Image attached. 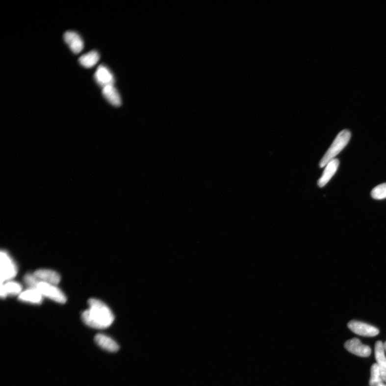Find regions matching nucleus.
<instances>
[{
	"label": "nucleus",
	"instance_id": "f257e3e1",
	"mask_svg": "<svg viewBox=\"0 0 386 386\" xmlns=\"http://www.w3.org/2000/svg\"><path fill=\"white\" fill-rule=\"evenodd\" d=\"M89 309L82 313L84 323L96 329H105L110 326L114 316L107 305L99 299L91 298L88 301Z\"/></svg>",
	"mask_w": 386,
	"mask_h": 386
},
{
	"label": "nucleus",
	"instance_id": "f03ea898",
	"mask_svg": "<svg viewBox=\"0 0 386 386\" xmlns=\"http://www.w3.org/2000/svg\"><path fill=\"white\" fill-rule=\"evenodd\" d=\"M350 138L351 132L349 130L344 129L340 132L324 157L321 159L319 164L320 168H324L328 163L334 159L348 145Z\"/></svg>",
	"mask_w": 386,
	"mask_h": 386
},
{
	"label": "nucleus",
	"instance_id": "7ed1b4c3",
	"mask_svg": "<svg viewBox=\"0 0 386 386\" xmlns=\"http://www.w3.org/2000/svg\"><path fill=\"white\" fill-rule=\"evenodd\" d=\"M0 260H1V272H0V279L1 283L11 281L15 277L17 273V268L15 263L14 262L8 253L2 251L0 254Z\"/></svg>",
	"mask_w": 386,
	"mask_h": 386
},
{
	"label": "nucleus",
	"instance_id": "20e7f679",
	"mask_svg": "<svg viewBox=\"0 0 386 386\" xmlns=\"http://www.w3.org/2000/svg\"><path fill=\"white\" fill-rule=\"evenodd\" d=\"M36 289L43 297L49 298L56 303L64 304L67 301L65 294L55 285L40 282Z\"/></svg>",
	"mask_w": 386,
	"mask_h": 386
},
{
	"label": "nucleus",
	"instance_id": "39448f33",
	"mask_svg": "<svg viewBox=\"0 0 386 386\" xmlns=\"http://www.w3.org/2000/svg\"><path fill=\"white\" fill-rule=\"evenodd\" d=\"M348 326L351 331L360 336L373 337L379 333V330L375 327L358 321H350Z\"/></svg>",
	"mask_w": 386,
	"mask_h": 386
},
{
	"label": "nucleus",
	"instance_id": "423d86ee",
	"mask_svg": "<svg viewBox=\"0 0 386 386\" xmlns=\"http://www.w3.org/2000/svg\"><path fill=\"white\" fill-rule=\"evenodd\" d=\"M344 347L350 353L362 357H367L371 354V349L367 345L362 344L360 340L354 338L344 343Z\"/></svg>",
	"mask_w": 386,
	"mask_h": 386
},
{
	"label": "nucleus",
	"instance_id": "0eeeda50",
	"mask_svg": "<svg viewBox=\"0 0 386 386\" xmlns=\"http://www.w3.org/2000/svg\"><path fill=\"white\" fill-rule=\"evenodd\" d=\"M96 82L103 88L107 85H113L114 78L112 73L105 66L101 65L97 68L95 74Z\"/></svg>",
	"mask_w": 386,
	"mask_h": 386
},
{
	"label": "nucleus",
	"instance_id": "6e6552de",
	"mask_svg": "<svg viewBox=\"0 0 386 386\" xmlns=\"http://www.w3.org/2000/svg\"><path fill=\"white\" fill-rule=\"evenodd\" d=\"M64 39L69 47L70 48L74 53H79L84 48L83 40L76 32L73 31H66L64 34Z\"/></svg>",
	"mask_w": 386,
	"mask_h": 386
},
{
	"label": "nucleus",
	"instance_id": "1a4fd4ad",
	"mask_svg": "<svg viewBox=\"0 0 386 386\" xmlns=\"http://www.w3.org/2000/svg\"><path fill=\"white\" fill-rule=\"evenodd\" d=\"M40 282L56 285L59 283L61 278L58 273L52 270L42 269L33 273Z\"/></svg>",
	"mask_w": 386,
	"mask_h": 386
},
{
	"label": "nucleus",
	"instance_id": "9d476101",
	"mask_svg": "<svg viewBox=\"0 0 386 386\" xmlns=\"http://www.w3.org/2000/svg\"><path fill=\"white\" fill-rule=\"evenodd\" d=\"M384 344L378 341L375 344V357L384 382H386V357L385 355Z\"/></svg>",
	"mask_w": 386,
	"mask_h": 386
},
{
	"label": "nucleus",
	"instance_id": "9b49d317",
	"mask_svg": "<svg viewBox=\"0 0 386 386\" xmlns=\"http://www.w3.org/2000/svg\"><path fill=\"white\" fill-rule=\"evenodd\" d=\"M339 165V161L337 159H334L326 165L323 174L319 179L318 185L319 187H324L330 181L336 172Z\"/></svg>",
	"mask_w": 386,
	"mask_h": 386
},
{
	"label": "nucleus",
	"instance_id": "f8f14e48",
	"mask_svg": "<svg viewBox=\"0 0 386 386\" xmlns=\"http://www.w3.org/2000/svg\"><path fill=\"white\" fill-rule=\"evenodd\" d=\"M22 286L21 284L11 280L1 283L0 296L2 298H5L8 295L19 296L22 292Z\"/></svg>",
	"mask_w": 386,
	"mask_h": 386
},
{
	"label": "nucleus",
	"instance_id": "ddd939ff",
	"mask_svg": "<svg viewBox=\"0 0 386 386\" xmlns=\"http://www.w3.org/2000/svg\"><path fill=\"white\" fill-rule=\"evenodd\" d=\"M95 342L100 347L109 352H117L119 349L118 343L110 337L104 334H98L95 337Z\"/></svg>",
	"mask_w": 386,
	"mask_h": 386
},
{
	"label": "nucleus",
	"instance_id": "4468645a",
	"mask_svg": "<svg viewBox=\"0 0 386 386\" xmlns=\"http://www.w3.org/2000/svg\"><path fill=\"white\" fill-rule=\"evenodd\" d=\"M43 295L37 289H29L22 291L19 296V299L22 302L34 304H39L43 301Z\"/></svg>",
	"mask_w": 386,
	"mask_h": 386
},
{
	"label": "nucleus",
	"instance_id": "2eb2a0df",
	"mask_svg": "<svg viewBox=\"0 0 386 386\" xmlns=\"http://www.w3.org/2000/svg\"><path fill=\"white\" fill-rule=\"evenodd\" d=\"M103 95L106 100L114 106L122 104V99L119 92L113 85H107L103 88Z\"/></svg>",
	"mask_w": 386,
	"mask_h": 386
},
{
	"label": "nucleus",
	"instance_id": "dca6fc26",
	"mask_svg": "<svg viewBox=\"0 0 386 386\" xmlns=\"http://www.w3.org/2000/svg\"><path fill=\"white\" fill-rule=\"evenodd\" d=\"M100 54L96 51H91L89 53L80 56L78 59L80 64L86 68L94 66L100 59Z\"/></svg>",
	"mask_w": 386,
	"mask_h": 386
},
{
	"label": "nucleus",
	"instance_id": "f3484780",
	"mask_svg": "<svg viewBox=\"0 0 386 386\" xmlns=\"http://www.w3.org/2000/svg\"><path fill=\"white\" fill-rule=\"evenodd\" d=\"M384 380L382 378L380 368L377 364L372 365L371 368V378L369 384L371 386H382Z\"/></svg>",
	"mask_w": 386,
	"mask_h": 386
},
{
	"label": "nucleus",
	"instance_id": "a211bd4d",
	"mask_svg": "<svg viewBox=\"0 0 386 386\" xmlns=\"http://www.w3.org/2000/svg\"><path fill=\"white\" fill-rule=\"evenodd\" d=\"M372 197L376 200H382L386 198V183L380 184L372 189Z\"/></svg>",
	"mask_w": 386,
	"mask_h": 386
},
{
	"label": "nucleus",
	"instance_id": "6ab92c4d",
	"mask_svg": "<svg viewBox=\"0 0 386 386\" xmlns=\"http://www.w3.org/2000/svg\"><path fill=\"white\" fill-rule=\"evenodd\" d=\"M24 281L26 285L32 289H36L38 284L39 283V280L33 274H27L25 275Z\"/></svg>",
	"mask_w": 386,
	"mask_h": 386
},
{
	"label": "nucleus",
	"instance_id": "aec40b11",
	"mask_svg": "<svg viewBox=\"0 0 386 386\" xmlns=\"http://www.w3.org/2000/svg\"><path fill=\"white\" fill-rule=\"evenodd\" d=\"M384 344L385 350L386 351V341Z\"/></svg>",
	"mask_w": 386,
	"mask_h": 386
},
{
	"label": "nucleus",
	"instance_id": "412c9836",
	"mask_svg": "<svg viewBox=\"0 0 386 386\" xmlns=\"http://www.w3.org/2000/svg\"><path fill=\"white\" fill-rule=\"evenodd\" d=\"M382 386H386L383 385Z\"/></svg>",
	"mask_w": 386,
	"mask_h": 386
}]
</instances>
